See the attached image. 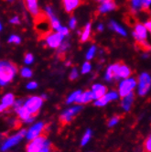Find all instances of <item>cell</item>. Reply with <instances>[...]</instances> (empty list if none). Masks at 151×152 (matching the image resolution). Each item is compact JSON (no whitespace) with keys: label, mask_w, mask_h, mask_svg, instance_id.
Wrapping results in <instances>:
<instances>
[{"label":"cell","mask_w":151,"mask_h":152,"mask_svg":"<svg viewBox=\"0 0 151 152\" xmlns=\"http://www.w3.org/2000/svg\"><path fill=\"white\" fill-rule=\"evenodd\" d=\"M148 29L143 23H136L134 26V29L132 32V35L134 39L136 40V43L141 46L142 50L144 51H150L151 50V45L147 42V37H148Z\"/></svg>","instance_id":"cell-1"},{"label":"cell","mask_w":151,"mask_h":152,"mask_svg":"<svg viewBox=\"0 0 151 152\" xmlns=\"http://www.w3.org/2000/svg\"><path fill=\"white\" fill-rule=\"evenodd\" d=\"M18 72L17 65L11 61H0V85L11 82Z\"/></svg>","instance_id":"cell-2"},{"label":"cell","mask_w":151,"mask_h":152,"mask_svg":"<svg viewBox=\"0 0 151 152\" xmlns=\"http://www.w3.org/2000/svg\"><path fill=\"white\" fill-rule=\"evenodd\" d=\"M45 97L44 96H32L29 97V98L27 100V102L25 103L24 106L26 107V109L29 112V114L31 115V117L34 118L38 115V114L39 113L40 107L42 105L43 103V99Z\"/></svg>","instance_id":"cell-3"},{"label":"cell","mask_w":151,"mask_h":152,"mask_svg":"<svg viewBox=\"0 0 151 152\" xmlns=\"http://www.w3.org/2000/svg\"><path fill=\"white\" fill-rule=\"evenodd\" d=\"M48 127L47 126L46 129L43 131L38 137L31 140L27 146V152H39L41 148L44 146L45 142L47 141V136H48Z\"/></svg>","instance_id":"cell-4"},{"label":"cell","mask_w":151,"mask_h":152,"mask_svg":"<svg viewBox=\"0 0 151 152\" xmlns=\"http://www.w3.org/2000/svg\"><path fill=\"white\" fill-rule=\"evenodd\" d=\"M81 110H82V106L78 105V106H74L72 108H70V109L66 110L65 112H63L59 118V122H60L61 126H65L69 125L73 119L76 117V115L81 112Z\"/></svg>","instance_id":"cell-5"},{"label":"cell","mask_w":151,"mask_h":152,"mask_svg":"<svg viewBox=\"0 0 151 152\" xmlns=\"http://www.w3.org/2000/svg\"><path fill=\"white\" fill-rule=\"evenodd\" d=\"M151 87V77L147 72L140 74L138 79V94L139 95L144 96L149 91Z\"/></svg>","instance_id":"cell-6"},{"label":"cell","mask_w":151,"mask_h":152,"mask_svg":"<svg viewBox=\"0 0 151 152\" xmlns=\"http://www.w3.org/2000/svg\"><path fill=\"white\" fill-rule=\"evenodd\" d=\"M64 37L61 33L60 32H50V33L45 37V40H46V43L47 45L51 48V49H58L61 45V43L64 41Z\"/></svg>","instance_id":"cell-7"},{"label":"cell","mask_w":151,"mask_h":152,"mask_svg":"<svg viewBox=\"0 0 151 152\" xmlns=\"http://www.w3.org/2000/svg\"><path fill=\"white\" fill-rule=\"evenodd\" d=\"M136 81L134 78L124 79L119 85V94L121 96V98L132 93L134 88L136 87Z\"/></svg>","instance_id":"cell-8"},{"label":"cell","mask_w":151,"mask_h":152,"mask_svg":"<svg viewBox=\"0 0 151 152\" xmlns=\"http://www.w3.org/2000/svg\"><path fill=\"white\" fill-rule=\"evenodd\" d=\"M47 126H48V125H45L44 123H42V122L38 123V124H36L35 126H32V127L28 130V133H27V137H28V139L29 141H31V140L35 139L36 137H38L46 129Z\"/></svg>","instance_id":"cell-9"},{"label":"cell","mask_w":151,"mask_h":152,"mask_svg":"<svg viewBox=\"0 0 151 152\" xmlns=\"http://www.w3.org/2000/svg\"><path fill=\"white\" fill-rule=\"evenodd\" d=\"M46 14L50 19V26H51V28L54 29L55 31L59 32L61 30V28H62L60 20L58 19V18L56 17V15L54 14V12H53V10L50 7L47 6L46 7Z\"/></svg>","instance_id":"cell-10"},{"label":"cell","mask_w":151,"mask_h":152,"mask_svg":"<svg viewBox=\"0 0 151 152\" xmlns=\"http://www.w3.org/2000/svg\"><path fill=\"white\" fill-rule=\"evenodd\" d=\"M26 133H27V131L25 129H23L22 131H20L19 133H18L16 136H14V137H10L7 142L5 143V145L2 147V150H6V149H7V148H11V147H13V146H15L16 144H18L19 141H20V139L22 138L25 135H26Z\"/></svg>","instance_id":"cell-11"},{"label":"cell","mask_w":151,"mask_h":152,"mask_svg":"<svg viewBox=\"0 0 151 152\" xmlns=\"http://www.w3.org/2000/svg\"><path fill=\"white\" fill-rule=\"evenodd\" d=\"M82 4V0H62V5L64 7V10L71 14L75 9L79 7Z\"/></svg>","instance_id":"cell-12"},{"label":"cell","mask_w":151,"mask_h":152,"mask_svg":"<svg viewBox=\"0 0 151 152\" xmlns=\"http://www.w3.org/2000/svg\"><path fill=\"white\" fill-rule=\"evenodd\" d=\"M15 103V97L13 94H7L2 98V104H0V113H3L7 110L10 106Z\"/></svg>","instance_id":"cell-13"},{"label":"cell","mask_w":151,"mask_h":152,"mask_svg":"<svg viewBox=\"0 0 151 152\" xmlns=\"http://www.w3.org/2000/svg\"><path fill=\"white\" fill-rule=\"evenodd\" d=\"M119 64L120 62H115L107 68L106 72H105V80L111 82L114 79H117V72L118 68H119Z\"/></svg>","instance_id":"cell-14"},{"label":"cell","mask_w":151,"mask_h":152,"mask_svg":"<svg viewBox=\"0 0 151 152\" xmlns=\"http://www.w3.org/2000/svg\"><path fill=\"white\" fill-rule=\"evenodd\" d=\"M24 3L28 11L34 18H36L40 13V10L38 6V0H24Z\"/></svg>","instance_id":"cell-15"},{"label":"cell","mask_w":151,"mask_h":152,"mask_svg":"<svg viewBox=\"0 0 151 152\" xmlns=\"http://www.w3.org/2000/svg\"><path fill=\"white\" fill-rule=\"evenodd\" d=\"M116 8V4L115 3L114 0H109V1L102 2L98 7V12L100 14H105L111 12Z\"/></svg>","instance_id":"cell-16"},{"label":"cell","mask_w":151,"mask_h":152,"mask_svg":"<svg viewBox=\"0 0 151 152\" xmlns=\"http://www.w3.org/2000/svg\"><path fill=\"white\" fill-rule=\"evenodd\" d=\"M117 98V94L115 92H111L106 94L105 95H104L103 97H101L100 99H97L96 102L94 103V104L96 106H104L107 103L111 102L112 100H115Z\"/></svg>","instance_id":"cell-17"},{"label":"cell","mask_w":151,"mask_h":152,"mask_svg":"<svg viewBox=\"0 0 151 152\" xmlns=\"http://www.w3.org/2000/svg\"><path fill=\"white\" fill-rule=\"evenodd\" d=\"M92 92H93V98L97 100V99H100L101 97H103L104 95L106 94L107 88L105 87L104 85L97 83V84L93 85Z\"/></svg>","instance_id":"cell-18"},{"label":"cell","mask_w":151,"mask_h":152,"mask_svg":"<svg viewBox=\"0 0 151 152\" xmlns=\"http://www.w3.org/2000/svg\"><path fill=\"white\" fill-rule=\"evenodd\" d=\"M93 98V92L92 91H85L83 93H82L79 97L76 99V101H75V103L78 104H88L90 103Z\"/></svg>","instance_id":"cell-19"},{"label":"cell","mask_w":151,"mask_h":152,"mask_svg":"<svg viewBox=\"0 0 151 152\" xmlns=\"http://www.w3.org/2000/svg\"><path fill=\"white\" fill-rule=\"evenodd\" d=\"M131 73H132L131 69L129 68L127 65L120 62L119 68H118V72H117V79H119V78L127 79V78L130 77Z\"/></svg>","instance_id":"cell-20"},{"label":"cell","mask_w":151,"mask_h":152,"mask_svg":"<svg viewBox=\"0 0 151 152\" xmlns=\"http://www.w3.org/2000/svg\"><path fill=\"white\" fill-rule=\"evenodd\" d=\"M109 28L115 32H116L117 34H119L122 37H126L127 36V32L125 28H123L121 25L118 24L116 21L111 20L109 22Z\"/></svg>","instance_id":"cell-21"},{"label":"cell","mask_w":151,"mask_h":152,"mask_svg":"<svg viewBox=\"0 0 151 152\" xmlns=\"http://www.w3.org/2000/svg\"><path fill=\"white\" fill-rule=\"evenodd\" d=\"M16 112L18 113V117H19L22 121L30 122V121L33 120V118L31 117V115H30L29 112L26 109V107H25L24 105H22L21 107L18 108V109L16 110Z\"/></svg>","instance_id":"cell-22"},{"label":"cell","mask_w":151,"mask_h":152,"mask_svg":"<svg viewBox=\"0 0 151 152\" xmlns=\"http://www.w3.org/2000/svg\"><path fill=\"white\" fill-rule=\"evenodd\" d=\"M134 98H135V94L134 93H130L129 94H127L126 96L123 97L122 98V107L124 108L125 110L128 111L129 109H130V107L132 105V103L134 101Z\"/></svg>","instance_id":"cell-23"},{"label":"cell","mask_w":151,"mask_h":152,"mask_svg":"<svg viewBox=\"0 0 151 152\" xmlns=\"http://www.w3.org/2000/svg\"><path fill=\"white\" fill-rule=\"evenodd\" d=\"M91 33H92V24L89 22L84 26L82 31L81 32V42L88 41V39L91 37Z\"/></svg>","instance_id":"cell-24"},{"label":"cell","mask_w":151,"mask_h":152,"mask_svg":"<svg viewBox=\"0 0 151 152\" xmlns=\"http://www.w3.org/2000/svg\"><path fill=\"white\" fill-rule=\"evenodd\" d=\"M130 7L133 13H137L142 9V0H130Z\"/></svg>","instance_id":"cell-25"},{"label":"cell","mask_w":151,"mask_h":152,"mask_svg":"<svg viewBox=\"0 0 151 152\" xmlns=\"http://www.w3.org/2000/svg\"><path fill=\"white\" fill-rule=\"evenodd\" d=\"M70 48V43L69 41L67 40H64L62 43H61V45L58 48V54L60 56H62L64 55V53H65L67 51V50Z\"/></svg>","instance_id":"cell-26"},{"label":"cell","mask_w":151,"mask_h":152,"mask_svg":"<svg viewBox=\"0 0 151 152\" xmlns=\"http://www.w3.org/2000/svg\"><path fill=\"white\" fill-rule=\"evenodd\" d=\"M96 51H97V47H96L95 45H92V46L88 49L87 52H86L85 58L87 59L88 61L93 60V59L94 58V56H95Z\"/></svg>","instance_id":"cell-27"},{"label":"cell","mask_w":151,"mask_h":152,"mask_svg":"<svg viewBox=\"0 0 151 152\" xmlns=\"http://www.w3.org/2000/svg\"><path fill=\"white\" fill-rule=\"evenodd\" d=\"M81 94H82L81 91H76V92L72 93V94L69 96V98H68V100H67V104H71V103H72V102H75Z\"/></svg>","instance_id":"cell-28"},{"label":"cell","mask_w":151,"mask_h":152,"mask_svg":"<svg viewBox=\"0 0 151 152\" xmlns=\"http://www.w3.org/2000/svg\"><path fill=\"white\" fill-rule=\"evenodd\" d=\"M92 70V65L89 61H85L83 64H82V73L85 74V73H88L90 72Z\"/></svg>","instance_id":"cell-29"},{"label":"cell","mask_w":151,"mask_h":152,"mask_svg":"<svg viewBox=\"0 0 151 152\" xmlns=\"http://www.w3.org/2000/svg\"><path fill=\"white\" fill-rule=\"evenodd\" d=\"M144 152H151V135L144 142Z\"/></svg>","instance_id":"cell-30"},{"label":"cell","mask_w":151,"mask_h":152,"mask_svg":"<svg viewBox=\"0 0 151 152\" xmlns=\"http://www.w3.org/2000/svg\"><path fill=\"white\" fill-rule=\"evenodd\" d=\"M53 150V146L51 143L48 142V141H46L44 146H43V148H41V150L39 152H51Z\"/></svg>","instance_id":"cell-31"},{"label":"cell","mask_w":151,"mask_h":152,"mask_svg":"<svg viewBox=\"0 0 151 152\" xmlns=\"http://www.w3.org/2000/svg\"><path fill=\"white\" fill-rule=\"evenodd\" d=\"M21 76L24 78H29L32 76V71L28 68H22V70H21Z\"/></svg>","instance_id":"cell-32"},{"label":"cell","mask_w":151,"mask_h":152,"mask_svg":"<svg viewBox=\"0 0 151 152\" xmlns=\"http://www.w3.org/2000/svg\"><path fill=\"white\" fill-rule=\"evenodd\" d=\"M91 136H92V132H91V130H87V131L85 132L83 137H82V145L84 146L86 143L88 142L89 139L91 138Z\"/></svg>","instance_id":"cell-33"},{"label":"cell","mask_w":151,"mask_h":152,"mask_svg":"<svg viewBox=\"0 0 151 152\" xmlns=\"http://www.w3.org/2000/svg\"><path fill=\"white\" fill-rule=\"evenodd\" d=\"M77 27V19L75 17H71L69 20V28L71 29H75Z\"/></svg>","instance_id":"cell-34"},{"label":"cell","mask_w":151,"mask_h":152,"mask_svg":"<svg viewBox=\"0 0 151 152\" xmlns=\"http://www.w3.org/2000/svg\"><path fill=\"white\" fill-rule=\"evenodd\" d=\"M120 118H121L120 115H115L114 117H112V118L110 119V121H109V123H108V126H109L110 127H111V126H114L115 125H116L118 122H119Z\"/></svg>","instance_id":"cell-35"},{"label":"cell","mask_w":151,"mask_h":152,"mask_svg":"<svg viewBox=\"0 0 151 152\" xmlns=\"http://www.w3.org/2000/svg\"><path fill=\"white\" fill-rule=\"evenodd\" d=\"M33 61H34V57H33V55H32L31 53H26V54H25V57H24V61H25V63L30 64V63L33 62Z\"/></svg>","instance_id":"cell-36"},{"label":"cell","mask_w":151,"mask_h":152,"mask_svg":"<svg viewBox=\"0 0 151 152\" xmlns=\"http://www.w3.org/2000/svg\"><path fill=\"white\" fill-rule=\"evenodd\" d=\"M69 78L71 81H74L75 79H77L78 78V71L76 68H73L70 73V76H69Z\"/></svg>","instance_id":"cell-37"},{"label":"cell","mask_w":151,"mask_h":152,"mask_svg":"<svg viewBox=\"0 0 151 152\" xmlns=\"http://www.w3.org/2000/svg\"><path fill=\"white\" fill-rule=\"evenodd\" d=\"M20 41H21L20 38L18 36H16V35H12L8 39L9 43H15V44H19Z\"/></svg>","instance_id":"cell-38"},{"label":"cell","mask_w":151,"mask_h":152,"mask_svg":"<svg viewBox=\"0 0 151 152\" xmlns=\"http://www.w3.org/2000/svg\"><path fill=\"white\" fill-rule=\"evenodd\" d=\"M151 6V0H142V9L147 10Z\"/></svg>","instance_id":"cell-39"},{"label":"cell","mask_w":151,"mask_h":152,"mask_svg":"<svg viewBox=\"0 0 151 152\" xmlns=\"http://www.w3.org/2000/svg\"><path fill=\"white\" fill-rule=\"evenodd\" d=\"M59 32H60V33H61L64 37H66V36H68L69 33H70V29H69L68 28H66V27H62Z\"/></svg>","instance_id":"cell-40"},{"label":"cell","mask_w":151,"mask_h":152,"mask_svg":"<svg viewBox=\"0 0 151 152\" xmlns=\"http://www.w3.org/2000/svg\"><path fill=\"white\" fill-rule=\"evenodd\" d=\"M37 86H38V83L36 82H31L27 85V88L28 89H35V88H37Z\"/></svg>","instance_id":"cell-41"},{"label":"cell","mask_w":151,"mask_h":152,"mask_svg":"<svg viewBox=\"0 0 151 152\" xmlns=\"http://www.w3.org/2000/svg\"><path fill=\"white\" fill-rule=\"evenodd\" d=\"M145 26L147 27V28L148 29V31L151 33V18L146 21V22H145Z\"/></svg>","instance_id":"cell-42"},{"label":"cell","mask_w":151,"mask_h":152,"mask_svg":"<svg viewBox=\"0 0 151 152\" xmlns=\"http://www.w3.org/2000/svg\"><path fill=\"white\" fill-rule=\"evenodd\" d=\"M10 23H12V24H19V23H20V21H19L18 17H15V18H13L10 19Z\"/></svg>","instance_id":"cell-43"},{"label":"cell","mask_w":151,"mask_h":152,"mask_svg":"<svg viewBox=\"0 0 151 152\" xmlns=\"http://www.w3.org/2000/svg\"><path fill=\"white\" fill-rule=\"evenodd\" d=\"M104 29V25L103 23H100V24L97 25V30H98V31L103 32Z\"/></svg>","instance_id":"cell-44"},{"label":"cell","mask_w":151,"mask_h":152,"mask_svg":"<svg viewBox=\"0 0 151 152\" xmlns=\"http://www.w3.org/2000/svg\"><path fill=\"white\" fill-rule=\"evenodd\" d=\"M95 1H97V2H100V3H102V2H104V1H109V0H95Z\"/></svg>","instance_id":"cell-45"},{"label":"cell","mask_w":151,"mask_h":152,"mask_svg":"<svg viewBox=\"0 0 151 152\" xmlns=\"http://www.w3.org/2000/svg\"><path fill=\"white\" fill-rule=\"evenodd\" d=\"M2 29V26H1V24H0V30Z\"/></svg>","instance_id":"cell-46"},{"label":"cell","mask_w":151,"mask_h":152,"mask_svg":"<svg viewBox=\"0 0 151 152\" xmlns=\"http://www.w3.org/2000/svg\"><path fill=\"white\" fill-rule=\"evenodd\" d=\"M8 1H12V0H8Z\"/></svg>","instance_id":"cell-47"}]
</instances>
